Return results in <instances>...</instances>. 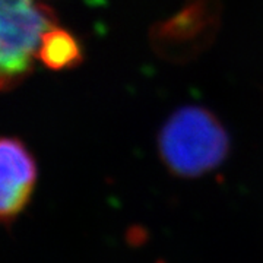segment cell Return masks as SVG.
Wrapping results in <instances>:
<instances>
[{"label": "cell", "mask_w": 263, "mask_h": 263, "mask_svg": "<svg viewBox=\"0 0 263 263\" xmlns=\"http://www.w3.org/2000/svg\"><path fill=\"white\" fill-rule=\"evenodd\" d=\"M0 161V214L3 222L9 224L28 205L37 181V164L25 143L18 138L2 139Z\"/></svg>", "instance_id": "cell-4"}, {"label": "cell", "mask_w": 263, "mask_h": 263, "mask_svg": "<svg viewBox=\"0 0 263 263\" xmlns=\"http://www.w3.org/2000/svg\"><path fill=\"white\" fill-rule=\"evenodd\" d=\"M158 149L167 168L181 177H197L226 160L230 139L211 111L183 107L170 117L158 136Z\"/></svg>", "instance_id": "cell-1"}, {"label": "cell", "mask_w": 263, "mask_h": 263, "mask_svg": "<svg viewBox=\"0 0 263 263\" xmlns=\"http://www.w3.org/2000/svg\"><path fill=\"white\" fill-rule=\"evenodd\" d=\"M0 70L8 91L31 73L44 34L56 27L54 12L35 0H0Z\"/></svg>", "instance_id": "cell-2"}, {"label": "cell", "mask_w": 263, "mask_h": 263, "mask_svg": "<svg viewBox=\"0 0 263 263\" xmlns=\"http://www.w3.org/2000/svg\"><path fill=\"white\" fill-rule=\"evenodd\" d=\"M215 0H192L154 29V46L162 56L186 59L205 47L218 22Z\"/></svg>", "instance_id": "cell-3"}, {"label": "cell", "mask_w": 263, "mask_h": 263, "mask_svg": "<svg viewBox=\"0 0 263 263\" xmlns=\"http://www.w3.org/2000/svg\"><path fill=\"white\" fill-rule=\"evenodd\" d=\"M38 57L48 69L65 70L81 63L82 48L70 32L54 27L44 34Z\"/></svg>", "instance_id": "cell-5"}]
</instances>
